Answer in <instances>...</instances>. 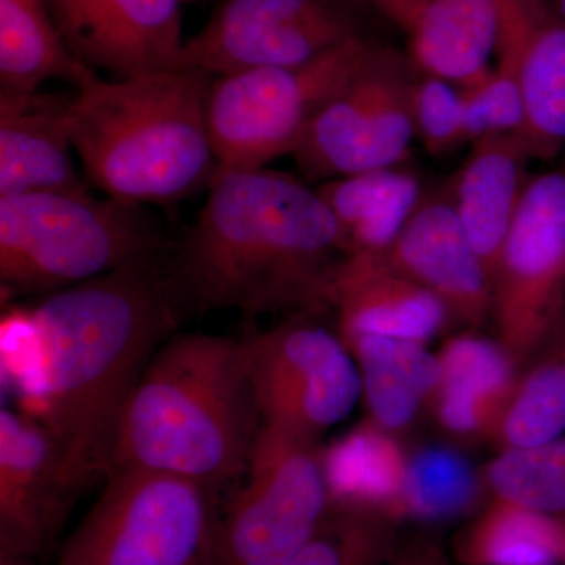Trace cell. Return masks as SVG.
<instances>
[{
    "label": "cell",
    "mask_w": 565,
    "mask_h": 565,
    "mask_svg": "<svg viewBox=\"0 0 565 565\" xmlns=\"http://www.w3.org/2000/svg\"><path fill=\"white\" fill-rule=\"evenodd\" d=\"M185 315L169 252L3 311V381L57 445L74 500L110 473L122 408Z\"/></svg>",
    "instance_id": "obj_1"
},
{
    "label": "cell",
    "mask_w": 565,
    "mask_h": 565,
    "mask_svg": "<svg viewBox=\"0 0 565 565\" xmlns=\"http://www.w3.org/2000/svg\"><path fill=\"white\" fill-rule=\"evenodd\" d=\"M349 255L340 223L303 178L263 169L221 172L199 217L169 255L185 313L247 318L332 313Z\"/></svg>",
    "instance_id": "obj_2"
},
{
    "label": "cell",
    "mask_w": 565,
    "mask_h": 565,
    "mask_svg": "<svg viewBox=\"0 0 565 565\" xmlns=\"http://www.w3.org/2000/svg\"><path fill=\"white\" fill-rule=\"evenodd\" d=\"M259 429L243 340L173 333L122 408L110 471H159L222 493L244 478Z\"/></svg>",
    "instance_id": "obj_3"
},
{
    "label": "cell",
    "mask_w": 565,
    "mask_h": 565,
    "mask_svg": "<svg viewBox=\"0 0 565 565\" xmlns=\"http://www.w3.org/2000/svg\"><path fill=\"white\" fill-rule=\"evenodd\" d=\"M212 77L174 68L96 76L74 90L71 132L92 189L140 206L173 207L218 173L207 125Z\"/></svg>",
    "instance_id": "obj_4"
},
{
    "label": "cell",
    "mask_w": 565,
    "mask_h": 565,
    "mask_svg": "<svg viewBox=\"0 0 565 565\" xmlns=\"http://www.w3.org/2000/svg\"><path fill=\"white\" fill-rule=\"evenodd\" d=\"M166 252L151 207L92 191L0 196L3 299L46 296Z\"/></svg>",
    "instance_id": "obj_5"
},
{
    "label": "cell",
    "mask_w": 565,
    "mask_h": 565,
    "mask_svg": "<svg viewBox=\"0 0 565 565\" xmlns=\"http://www.w3.org/2000/svg\"><path fill=\"white\" fill-rule=\"evenodd\" d=\"M106 479L55 565H206L221 493L140 468Z\"/></svg>",
    "instance_id": "obj_6"
},
{
    "label": "cell",
    "mask_w": 565,
    "mask_h": 565,
    "mask_svg": "<svg viewBox=\"0 0 565 565\" xmlns=\"http://www.w3.org/2000/svg\"><path fill=\"white\" fill-rule=\"evenodd\" d=\"M330 505L319 440L262 427L244 481L218 504L206 565H286Z\"/></svg>",
    "instance_id": "obj_7"
},
{
    "label": "cell",
    "mask_w": 565,
    "mask_h": 565,
    "mask_svg": "<svg viewBox=\"0 0 565 565\" xmlns=\"http://www.w3.org/2000/svg\"><path fill=\"white\" fill-rule=\"evenodd\" d=\"M373 41L362 36L305 65L212 77L207 125L218 173L263 169L281 156H292L315 115Z\"/></svg>",
    "instance_id": "obj_8"
},
{
    "label": "cell",
    "mask_w": 565,
    "mask_h": 565,
    "mask_svg": "<svg viewBox=\"0 0 565 565\" xmlns=\"http://www.w3.org/2000/svg\"><path fill=\"white\" fill-rule=\"evenodd\" d=\"M418 74L407 54L374 40L292 152L303 180L318 185L407 161Z\"/></svg>",
    "instance_id": "obj_9"
},
{
    "label": "cell",
    "mask_w": 565,
    "mask_h": 565,
    "mask_svg": "<svg viewBox=\"0 0 565 565\" xmlns=\"http://www.w3.org/2000/svg\"><path fill=\"white\" fill-rule=\"evenodd\" d=\"M241 340L262 427L319 440L362 397L352 353L318 316H288L274 329L253 330Z\"/></svg>",
    "instance_id": "obj_10"
},
{
    "label": "cell",
    "mask_w": 565,
    "mask_h": 565,
    "mask_svg": "<svg viewBox=\"0 0 565 565\" xmlns=\"http://www.w3.org/2000/svg\"><path fill=\"white\" fill-rule=\"evenodd\" d=\"M353 0H222L185 39L180 68L211 77L273 66H299L362 36Z\"/></svg>",
    "instance_id": "obj_11"
},
{
    "label": "cell",
    "mask_w": 565,
    "mask_h": 565,
    "mask_svg": "<svg viewBox=\"0 0 565 565\" xmlns=\"http://www.w3.org/2000/svg\"><path fill=\"white\" fill-rule=\"evenodd\" d=\"M498 343L525 366L565 311V172L530 178L492 280Z\"/></svg>",
    "instance_id": "obj_12"
},
{
    "label": "cell",
    "mask_w": 565,
    "mask_h": 565,
    "mask_svg": "<svg viewBox=\"0 0 565 565\" xmlns=\"http://www.w3.org/2000/svg\"><path fill=\"white\" fill-rule=\"evenodd\" d=\"M71 52L114 79L180 68L184 0H44Z\"/></svg>",
    "instance_id": "obj_13"
},
{
    "label": "cell",
    "mask_w": 565,
    "mask_h": 565,
    "mask_svg": "<svg viewBox=\"0 0 565 565\" xmlns=\"http://www.w3.org/2000/svg\"><path fill=\"white\" fill-rule=\"evenodd\" d=\"M74 497L51 434L20 408L0 411V552L40 556Z\"/></svg>",
    "instance_id": "obj_14"
},
{
    "label": "cell",
    "mask_w": 565,
    "mask_h": 565,
    "mask_svg": "<svg viewBox=\"0 0 565 565\" xmlns=\"http://www.w3.org/2000/svg\"><path fill=\"white\" fill-rule=\"evenodd\" d=\"M494 54L522 93L516 140L530 161L555 159L565 148V21L545 0H503Z\"/></svg>",
    "instance_id": "obj_15"
},
{
    "label": "cell",
    "mask_w": 565,
    "mask_h": 565,
    "mask_svg": "<svg viewBox=\"0 0 565 565\" xmlns=\"http://www.w3.org/2000/svg\"><path fill=\"white\" fill-rule=\"evenodd\" d=\"M385 255L433 292L452 322L476 330L492 321V281L448 193L424 195Z\"/></svg>",
    "instance_id": "obj_16"
},
{
    "label": "cell",
    "mask_w": 565,
    "mask_h": 565,
    "mask_svg": "<svg viewBox=\"0 0 565 565\" xmlns=\"http://www.w3.org/2000/svg\"><path fill=\"white\" fill-rule=\"evenodd\" d=\"M74 90L0 92V196L88 192L71 132Z\"/></svg>",
    "instance_id": "obj_17"
},
{
    "label": "cell",
    "mask_w": 565,
    "mask_h": 565,
    "mask_svg": "<svg viewBox=\"0 0 565 565\" xmlns=\"http://www.w3.org/2000/svg\"><path fill=\"white\" fill-rule=\"evenodd\" d=\"M332 313L343 341L374 334L426 344L452 322L433 292L377 252L345 256L334 277Z\"/></svg>",
    "instance_id": "obj_18"
},
{
    "label": "cell",
    "mask_w": 565,
    "mask_h": 565,
    "mask_svg": "<svg viewBox=\"0 0 565 565\" xmlns=\"http://www.w3.org/2000/svg\"><path fill=\"white\" fill-rule=\"evenodd\" d=\"M437 359L440 375L430 404L437 426L455 440L494 441L522 367L498 340L475 330L446 340Z\"/></svg>",
    "instance_id": "obj_19"
},
{
    "label": "cell",
    "mask_w": 565,
    "mask_h": 565,
    "mask_svg": "<svg viewBox=\"0 0 565 565\" xmlns=\"http://www.w3.org/2000/svg\"><path fill=\"white\" fill-rule=\"evenodd\" d=\"M503 0H412L403 31L418 73L470 87L490 73Z\"/></svg>",
    "instance_id": "obj_20"
},
{
    "label": "cell",
    "mask_w": 565,
    "mask_h": 565,
    "mask_svg": "<svg viewBox=\"0 0 565 565\" xmlns=\"http://www.w3.org/2000/svg\"><path fill=\"white\" fill-rule=\"evenodd\" d=\"M527 162L515 134L484 137L471 143V151L449 182V199L490 281L530 181Z\"/></svg>",
    "instance_id": "obj_21"
},
{
    "label": "cell",
    "mask_w": 565,
    "mask_h": 565,
    "mask_svg": "<svg viewBox=\"0 0 565 565\" xmlns=\"http://www.w3.org/2000/svg\"><path fill=\"white\" fill-rule=\"evenodd\" d=\"M344 344L359 367L370 422L399 435L430 411L440 366L426 344L374 334Z\"/></svg>",
    "instance_id": "obj_22"
},
{
    "label": "cell",
    "mask_w": 565,
    "mask_h": 565,
    "mask_svg": "<svg viewBox=\"0 0 565 565\" xmlns=\"http://www.w3.org/2000/svg\"><path fill=\"white\" fill-rule=\"evenodd\" d=\"M340 223L349 253H385L411 221L424 192L411 170H373L315 185Z\"/></svg>",
    "instance_id": "obj_23"
},
{
    "label": "cell",
    "mask_w": 565,
    "mask_h": 565,
    "mask_svg": "<svg viewBox=\"0 0 565 565\" xmlns=\"http://www.w3.org/2000/svg\"><path fill=\"white\" fill-rule=\"evenodd\" d=\"M408 452L397 435L366 422L323 448L332 503L351 504L404 520Z\"/></svg>",
    "instance_id": "obj_24"
},
{
    "label": "cell",
    "mask_w": 565,
    "mask_h": 565,
    "mask_svg": "<svg viewBox=\"0 0 565 565\" xmlns=\"http://www.w3.org/2000/svg\"><path fill=\"white\" fill-rule=\"evenodd\" d=\"M96 76L71 52L44 0H0V92H39L50 81L76 90Z\"/></svg>",
    "instance_id": "obj_25"
},
{
    "label": "cell",
    "mask_w": 565,
    "mask_h": 565,
    "mask_svg": "<svg viewBox=\"0 0 565 565\" xmlns=\"http://www.w3.org/2000/svg\"><path fill=\"white\" fill-rule=\"evenodd\" d=\"M465 565H564L565 520L493 498L456 541Z\"/></svg>",
    "instance_id": "obj_26"
},
{
    "label": "cell",
    "mask_w": 565,
    "mask_h": 565,
    "mask_svg": "<svg viewBox=\"0 0 565 565\" xmlns=\"http://www.w3.org/2000/svg\"><path fill=\"white\" fill-rule=\"evenodd\" d=\"M565 434V311L520 371L494 444L515 448Z\"/></svg>",
    "instance_id": "obj_27"
},
{
    "label": "cell",
    "mask_w": 565,
    "mask_h": 565,
    "mask_svg": "<svg viewBox=\"0 0 565 565\" xmlns=\"http://www.w3.org/2000/svg\"><path fill=\"white\" fill-rule=\"evenodd\" d=\"M486 492L482 471L456 449L427 445L408 452L404 519L444 523L471 514Z\"/></svg>",
    "instance_id": "obj_28"
},
{
    "label": "cell",
    "mask_w": 565,
    "mask_h": 565,
    "mask_svg": "<svg viewBox=\"0 0 565 565\" xmlns=\"http://www.w3.org/2000/svg\"><path fill=\"white\" fill-rule=\"evenodd\" d=\"M482 478L493 498L565 520V437L500 449Z\"/></svg>",
    "instance_id": "obj_29"
},
{
    "label": "cell",
    "mask_w": 565,
    "mask_h": 565,
    "mask_svg": "<svg viewBox=\"0 0 565 565\" xmlns=\"http://www.w3.org/2000/svg\"><path fill=\"white\" fill-rule=\"evenodd\" d=\"M399 520L332 503L308 544L286 565H385L399 544Z\"/></svg>",
    "instance_id": "obj_30"
},
{
    "label": "cell",
    "mask_w": 565,
    "mask_h": 565,
    "mask_svg": "<svg viewBox=\"0 0 565 565\" xmlns=\"http://www.w3.org/2000/svg\"><path fill=\"white\" fill-rule=\"evenodd\" d=\"M460 92L468 143L484 137L515 134L522 128V93L511 70L497 66L481 81Z\"/></svg>",
    "instance_id": "obj_31"
},
{
    "label": "cell",
    "mask_w": 565,
    "mask_h": 565,
    "mask_svg": "<svg viewBox=\"0 0 565 565\" xmlns=\"http://www.w3.org/2000/svg\"><path fill=\"white\" fill-rule=\"evenodd\" d=\"M416 137L434 156L445 154L465 143L462 92L441 77L418 74L414 87Z\"/></svg>",
    "instance_id": "obj_32"
},
{
    "label": "cell",
    "mask_w": 565,
    "mask_h": 565,
    "mask_svg": "<svg viewBox=\"0 0 565 565\" xmlns=\"http://www.w3.org/2000/svg\"><path fill=\"white\" fill-rule=\"evenodd\" d=\"M385 565H451L445 550L429 535L399 539L392 557Z\"/></svg>",
    "instance_id": "obj_33"
},
{
    "label": "cell",
    "mask_w": 565,
    "mask_h": 565,
    "mask_svg": "<svg viewBox=\"0 0 565 565\" xmlns=\"http://www.w3.org/2000/svg\"><path fill=\"white\" fill-rule=\"evenodd\" d=\"M360 9L374 11L382 18L403 29L411 10L412 0H353Z\"/></svg>",
    "instance_id": "obj_34"
},
{
    "label": "cell",
    "mask_w": 565,
    "mask_h": 565,
    "mask_svg": "<svg viewBox=\"0 0 565 565\" xmlns=\"http://www.w3.org/2000/svg\"><path fill=\"white\" fill-rule=\"evenodd\" d=\"M0 565H33L32 557L0 552Z\"/></svg>",
    "instance_id": "obj_35"
},
{
    "label": "cell",
    "mask_w": 565,
    "mask_h": 565,
    "mask_svg": "<svg viewBox=\"0 0 565 565\" xmlns=\"http://www.w3.org/2000/svg\"><path fill=\"white\" fill-rule=\"evenodd\" d=\"M548 6L552 7V10L555 11L561 20L565 21V0H552Z\"/></svg>",
    "instance_id": "obj_36"
},
{
    "label": "cell",
    "mask_w": 565,
    "mask_h": 565,
    "mask_svg": "<svg viewBox=\"0 0 565 565\" xmlns=\"http://www.w3.org/2000/svg\"><path fill=\"white\" fill-rule=\"evenodd\" d=\"M200 2V0H184V3Z\"/></svg>",
    "instance_id": "obj_37"
},
{
    "label": "cell",
    "mask_w": 565,
    "mask_h": 565,
    "mask_svg": "<svg viewBox=\"0 0 565 565\" xmlns=\"http://www.w3.org/2000/svg\"><path fill=\"white\" fill-rule=\"evenodd\" d=\"M545 2H546V3H550V2H552V0H545Z\"/></svg>",
    "instance_id": "obj_38"
},
{
    "label": "cell",
    "mask_w": 565,
    "mask_h": 565,
    "mask_svg": "<svg viewBox=\"0 0 565 565\" xmlns=\"http://www.w3.org/2000/svg\"><path fill=\"white\" fill-rule=\"evenodd\" d=\"M564 565H565V559H564Z\"/></svg>",
    "instance_id": "obj_39"
}]
</instances>
